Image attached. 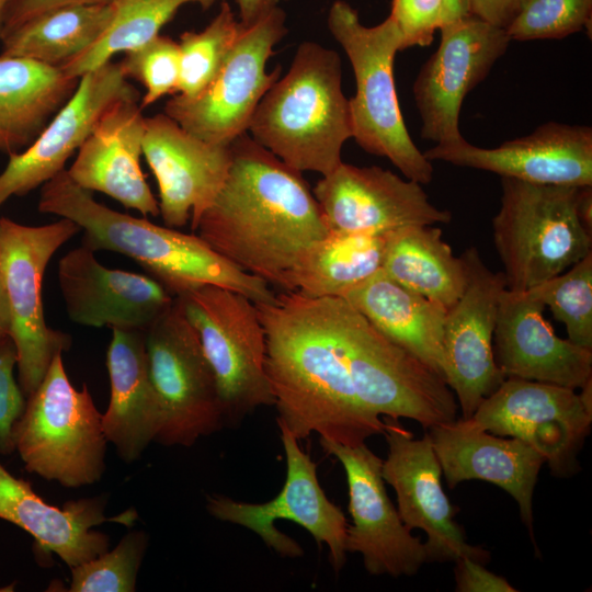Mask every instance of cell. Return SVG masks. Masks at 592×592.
I'll return each instance as SVG.
<instances>
[{
  "instance_id": "obj_1",
  "label": "cell",
  "mask_w": 592,
  "mask_h": 592,
  "mask_svg": "<svg viewBox=\"0 0 592 592\" xmlns=\"http://www.w3.org/2000/svg\"><path fill=\"white\" fill-rule=\"evenodd\" d=\"M230 166L196 235L230 262L283 292L304 254L330 228L301 172L248 133L230 144Z\"/></svg>"
},
{
  "instance_id": "obj_2",
  "label": "cell",
  "mask_w": 592,
  "mask_h": 592,
  "mask_svg": "<svg viewBox=\"0 0 592 592\" xmlns=\"http://www.w3.org/2000/svg\"><path fill=\"white\" fill-rule=\"evenodd\" d=\"M255 305L265 332L277 425L298 441L315 432L349 446L383 434L386 423L362 405L345 365L335 297L282 292Z\"/></svg>"
},
{
  "instance_id": "obj_3",
  "label": "cell",
  "mask_w": 592,
  "mask_h": 592,
  "mask_svg": "<svg viewBox=\"0 0 592 592\" xmlns=\"http://www.w3.org/2000/svg\"><path fill=\"white\" fill-rule=\"evenodd\" d=\"M37 208L76 223L83 232L82 246L92 251L128 257L174 297L205 285L240 293L255 304L274 297L265 281L230 262L196 234L109 208L76 184L66 170L41 186Z\"/></svg>"
},
{
  "instance_id": "obj_4",
  "label": "cell",
  "mask_w": 592,
  "mask_h": 592,
  "mask_svg": "<svg viewBox=\"0 0 592 592\" xmlns=\"http://www.w3.org/2000/svg\"><path fill=\"white\" fill-rule=\"evenodd\" d=\"M247 133L299 172L333 171L352 137L339 54L315 42L301 43L288 72L262 96Z\"/></svg>"
},
{
  "instance_id": "obj_5",
  "label": "cell",
  "mask_w": 592,
  "mask_h": 592,
  "mask_svg": "<svg viewBox=\"0 0 592 592\" xmlns=\"http://www.w3.org/2000/svg\"><path fill=\"white\" fill-rule=\"evenodd\" d=\"M328 27L345 52L354 72L356 91L349 99L352 137L366 152L387 158L408 180L429 184L432 161L411 139L398 103L394 61L402 37L388 16L365 26L345 1L332 3Z\"/></svg>"
},
{
  "instance_id": "obj_6",
  "label": "cell",
  "mask_w": 592,
  "mask_h": 592,
  "mask_svg": "<svg viewBox=\"0 0 592 592\" xmlns=\"http://www.w3.org/2000/svg\"><path fill=\"white\" fill-rule=\"evenodd\" d=\"M579 187L501 178L492 238L508 289L530 291L592 252L577 213Z\"/></svg>"
},
{
  "instance_id": "obj_7",
  "label": "cell",
  "mask_w": 592,
  "mask_h": 592,
  "mask_svg": "<svg viewBox=\"0 0 592 592\" xmlns=\"http://www.w3.org/2000/svg\"><path fill=\"white\" fill-rule=\"evenodd\" d=\"M101 417L87 385L70 383L59 352L13 425L14 448L30 473L65 487L92 485L105 468Z\"/></svg>"
},
{
  "instance_id": "obj_8",
  "label": "cell",
  "mask_w": 592,
  "mask_h": 592,
  "mask_svg": "<svg viewBox=\"0 0 592 592\" xmlns=\"http://www.w3.org/2000/svg\"><path fill=\"white\" fill-rule=\"evenodd\" d=\"M343 358L362 405L374 414L412 419L425 430L457 420L446 382L379 332L344 298L335 297Z\"/></svg>"
},
{
  "instance_id": "obj_9",
  "label": "cell",
  "mask_w": 592,
  "mask_h": 592,
  "mask_svg": "<svg viewBox=\"0 0 592 592\" xmlns=\"http://www.w3.org/2000/svg\"><path fill=\"white\" fill-rule=\"evenodd\" d=\"M214 372L225 425L273 406L266 341L257 305L244 295L205 285L178 296Z\"/></svg>"
},
{
  "instance_id": "obj_10",
  "label": "cell",
  "mask_w": 592,
  "mask_h": 592,
  "mask_svg": "<svg viewBox=\"0 0 592 592\" xmlns=\"http://www.w3.org/2000/svg\"><path fill=\"white\" fill-rule=\"evenodd\" d=\"M80 231L68 218L29 226L0 217V273L10 307L19 385L26 398L43 380L54 356L71 344L69 334L46 323L42 286L53 255Z\"/></svg>"
},
{
  "instance_id": "obj_11",
  "label": "cell",
  "mask_w": 592,
  "mask_h": 592,
  "mask_svg": "<svg viewBox=\"0 0 592 592\" xmlns=\"http://www.w3.org/2000/svg\"><path fill=\"white\" fill-rule=\"evenodd\" d=\"M150 377L161 409L156 442L192 446L225 426L214 372L198 335L174 297L170 307L145 330Z\"/></svg>"
},
{
  "instance_id": "obj_12",
  "label": "cell",
  "mask_w": 592,
  "mask_h": 592,
  "mask_svg": "<svg viewBox=\"0 0 592 592\" xmlns=\"http://www.w3.org/2000/svg\"><path fill=\"white\" fill-rule=\"evenodd\" d=\"M286 14L280 8L242 27L214 79L198 94H175L163 113L190 134L207 143L229 146L248 132L252 115L282 67L265 70L274 46L285 36Z\"/></svg>"
},
{
  "instance_id": "obj_13",
  "label": "cell",
  "mask_w": 592,
  "mask_h": 592,
  "mask_svg": "<svg viewBox=\"0 0 592 592\" xmlns=\"http://www.w3.org/2000/svg\"><path fill=\"white\" fill-rule=\"evenodd\" d=\"M500 436L522 440L540 453L555 476L579 470L577 456L592 423V379L576 389L516 377L501 385L469 419Z\"/></svg>"
},
{
  "instance_id": "obj_14",
  "label": "cell",
  "mask_w": 592,
  "mask_h": 592,
  "mask_svg": "<svg viewBox=\"0 0 592 592\" xmlns=\"http://www.w3.org/2000/svg\"><path fill=\"white\" fill-rule=\"evenodd\" d=\"M278 428L286 458V476L280 493L264 503H247L212 494L207 497V511L217 520L254 532L278 555L296 558L304 555L303 548L275 525L276 520L292 521L308 531L318 545H327L329 561L339 572L346 561L349 524L345 515L320 487L317 465L300 448L298 440L286 428Z\"/></svg>"
},
{
  "instance_id": "obj_15",
  "label": "cell",
  "mask_w": 592,
  "mask_h": 592,
  "mask_svg": "<svg viewBox=\"0 0 592 592\" xmlns=\"http://www.w3.org/2000/svg\"><path fill=\"white\" fill-rule=\"evenodd\" d=\"M440 30V46L421 67L412 91L421 137L451 144L464 138L458 122L465 96L487 77L511 38L505 29L473 13Z\"/></svg>"
},
{
  "instance_id": "obj_16",
  "label": "cell",
  "mask_w": 592,
  "mask_h": 592,
  "mask_svg": "<svg viewBox=\"0 0 592 592\" xmlns=\"http://www.w3.org/2000/svg\"><path fill=\"white\" fill-rule=\"evenodd\" d=\"M460 259L466 270V286L446 310L443 326L445 382L455 395L462 419H470L479 403L505 379L496 363L493 334L503 272H492L476 247Z\"/></svg>"
},
{
  "instance_id": "obj_17",
  "label": "cell",
  "mask_w": 592,
  "mask_h": 592,
  "mask_svg": "<svg viewBox=\"0 0 592 592\" xmlns=\"http://www.w3.org/2000/svg\"><path fill=\"white\" fill-rule=\"evenodd\" d=\"M322 449L343 466L349 489L346 553H358L366 571L398 578L428 562L424 543L401 521L385 489L383 460L365 443L349 446L320 439Z\"/></svg>"
},
{
  "instance_id": "obj_18",
  "label": "cell",
  "mask_w": 592,
  "mask_h": 592,
  "mask_svg": "<svg viewBox=\"0 0 592 592\" xmlns=\"http://www.w3.org/2000/svg\"><path fill=\"white\" fill-rule=\"evenodd\" d=\"M384 435L388 454L382 476L397 497V511L409 530L424 531L428 562H448L469 557L488 561L489 551L467 543L462 527L454 521L455 508L445 494L442 468L428 433L414 439L398 420L386 418Z\"/></svg>"
},
{
  "instance_id": "obj_19",
  "label": "cell",
  "mask_w": 592,
  "mask_h": 592,
  "mask_svg": "<svg viewBox=\"0 0 592 592\" xmlns=\"http://www.w3.org/2000/svg\"><path fill=\"white\" fill-rule=\"evenodd\" d=\"M330 230L387 236L410 226L447 224L452 214L434 206L422 184L379 167L343 161L314 187Z\"/></svg>"
},
{
  "instance_id": "obj_20",
  "label": "cell",
  "mask_w": 592,
  "mask_h": 592,
  "mask_svg": "<svg viewBox=\"0 0 592 592\" xmlns=\"http://www.w3.org/2000/svg\"><path fill=\"white\" fill-rule=\"evenodd\" d=\"M139 94L119 62L109 61L79 78L69 100L22 151L9 155L0 173V208L12 196H23L66 170L101 115L116 101Z\"/></svg>"
},
{
  "instance_id": "obj_21",
  "label": "cell",
  "mask_w": 592,
  "mask_h": 592,
  "mask_svg": "<svg viewBox=\"0 0 592 592\" xmlns=\"http://www.w3.org/2000/svg\"><path fill=\"white\" fill-rule=\"evenodd\" d=\"M229 146L197 138L164 113L145 117L143 155L157 180L166 226L177 229L190 221L195 231L228 173Z\"/></svg>"
},
{
  "instance_id": "obj_22",
  "label": "cell",
  "mask_w": 592,
  "mask_h": 592,
  "mask_svg": "<svg viewBox=\"0 0 592 592\" xmlns=\"http://www.w3.org/2000/svg\"><path fill=\"white\" fill-rule=\"evenodd\" d=\"M430 161L441 160L530 183L592 185V128L548 122L532 134L481 148L465 138L436 144L423 152Z\"/></svg>"
},
{
  "instance_id": "obj_23",
  "label": "cell",
  "mask_w": 592,
  "mask_h": 592,
  "mask_svg": "<svg viewBox=\"0 0 592 592\" xmlns=\"http://www.w3.org/2000/svg\"><path fill=\"white\" fill-rule=\"evenodd\" d=\"M57 281L69 319L86 327L145 331L174 300L150 275L106 267L82 244L60 258Z\"/></svg>"
},
{
  "instance_id": "obj_24",
  "label": "cell",
  "mask_w": 592,
  "mask_h": 592,
  "mask_svg": "<svg viewBox=\"0 0 592 592\" xmlns=\"http://www.w3.org/2000/svg\"><path fill=\"white\" fill-rule=\"evenodd\" d=\"M545 306L527 291L504 288L493 334V354L505 377L582 388L592 379V350L556 335Z\"/></svg>"
},
{
  "instance_id": "obj_25",
  "label": "cell",
  "mask_w": 592,
  "mask_h": 592,
  "mask_svg": "<svg viewBox=\"0 0 592 592\" xmlns=\"http://www.w3.org/2000/svg\"><path fill=\"white\" fill-rule=\"evenodd\" d=\"M145 116L139 94L113 103L79 147L67 173L80 187L103 193L143 217L159 203L140 167Z\"/></svg>"
},
{
  "instance_id": "obj_26",
  "label": "cell",
  "mask_w": 592,
  "mask_h": 592,
  "mask_svg": "<svg viewBox=\"0 0 592 592\" xmlns=\"http://www.w3.org/2000/svg\"><path fill=\"white\" fill-rule=\"evenodd\" d=\"M428 435L449 488L471 479L502 488L533 536V493L546 463L540 453L520 439L488 433L469 419L432 426Z\"/></svg>"
},
{
  "instance_id": "obj_27",
  "label": "cell",
  "mask_w": 592,
  "mask_h": 592,
  "mask_svg": "<svg viewBox=\"0 0 592 592\" xmlns=\"http://www.w3.org/2000/svg\"><path fill=\"white\" fill-rule=\"evenodd\" d=\"M104 504L101 498L69 501L62 508L48 504L0 463V519L26 531L42 550L58 555L70 569L107 550L109 537L92 527L104 522L130 525L136 520L133 510L107 517Z\"/></svg>"
},
{
  "instance_id": "obj_28",
  "label": "cell",
  "mask_w": 592,
  "mask_h": 592,
  "mask_svg": "<svg viewBox=\"0 0 592 592\" xmlns=\"http://www.w3.org/2000/svg\"><path fill=\"white\" fill-rule=\"evenodd\" d=\"M111 395L102 429L121 458L134 462L156 440L161 409L146 351L145 331L112 329L106 353Z\"/></svg>"
},
{
  "instance_id": "obj_29",
  "label": "cell",
  "mask_w": 592,
  "mask_h": 592,
  "mask_svg": "<svg viewBox=\"0 0 592 592\" xmlns=\"http://www.w3.org/2000/svg\"><path fill=\"white\" fill-rule=\"evenodd\" d=\"M342 298L385 337L445 380L443 326L446 308L396 283L383 270Z\"/></svg>"
},
{
  "instance_id": "obj_30",
  "label": "cell",
  "mask_w": 592,
  "mask_h": 592,
  "mask_svg": "<svg viewBox=\"0 0 592 592\" xmlns=\"http://www.w3.org/2000/svg\"><path fill=\"white\" fill-rule=\"evenodd\" d=\"M60 68L0 54V152L25 149L75 92Z\"/></svg>"
},
{
  "instance_id": "obj_31",
  "label": "cell",
  "mask_w": 592,
  "mask_h": 592,
  "mask_svg": "<svg viewBox=\"0 0 592 592\" xmlns=\"http://www.w3.org/2000/svg\"><path fill=\"white\" fill-rule=\"evenodd\" d=\"M382 270L396 283L446 309L466 286L465 265L435 225L410 226L387 235Z\"/></svg>"
},
{
  "instance_id": "obj_32",
  "label": "cell",
  "mask_w": 592,
  "mask_h": 592,
  "mask_svg": "<svg viewBox=\"0 0 592 592\" xmlns=\"http://www.w3.org/2000/svg\"><path fill=\"white\" fill-rule=\"evenodd\" d=\"M114 13V0L46 10L8 32L1 54L60 68L100 38Z\"/></svg>"
},
{
  "instance_id": "obj_33",
  "label": "cell",
  "mask_w": 592,
  "mask_h": 592,
  "mask_svg": "<svg viewBox=\"0 0 592 592\" xmlns=\"http://www.w3.org/2000/svg\"><path fill=\"white\" fill-rule=\"evenodd\" d=\"M385 244L386 236L330 230L294 269L293 292L343 297L382 270Z\"/></svg>"
},
{
  "instance_id": "obj_34",
  "label": "cell",
  "mask_w": 592,
  "mask_h": 592,
  "mask_svg": "<svg viewBox=\"0 0 592 592\" xmlns=\"http://www.w3.org/2000/svg\"><path fill=\"white\" fill-rule=\"evenodd\" d=\"M218 0H114V16L100 38L60 69L80 78L112 60L119 53L136 49L157 37L178 10L189 3L208 9Z\"/></svg>"
},
{
  "instance_id": "obj_35",
  "label": "cell",
  "mask_w": 592,
  "mask_h": 592,
  "mask_svg": "<svg viewBox=\"0 0 592 592\" xmlns=\"http://www.w3.org/2000/svg\"><path fill=\"white\" fill-rule=\"evenodd\" d=\"M242 30L227 2L200 32L180 35V80L178 93L192 98L214 79Z\"/></svg>"
},
{
  "instance_id": "obj_36",
  "label": "cell",
  "mask_w": 592,
  "mask_h": 592,
  "mask_svg": "<svg viewBox=\"0 0 592 592\" xmlns=\"http://www.w3.org/2000/svg\"><path fill=\"white\" fill-rule=\"evenodd\" d=\"M527 292L565 325L569 341L592 350V252Z\"/></svg>"
},
{
  "instance_id": "obj_37",
  "label": "cell",
  "mask_w": 592,
  "mask_h": 592,
  "mask_svg": "<svg viewBox=\"0 0 592 592\" xmlns=\"http://www.w3.org/2000/svg\"><path fill=\"white\" fill-rule=\"evenodd\" d=\"M148 536L126 534L111 551L71 568V592H133Z\"/></svg>"
},
{
  "instance_id": "obj_38",
  "label": "cell",
  "mask_w": 592,
  "mask_h": 592,
  "mask_svg": "<svg viewBox=\"0 0 592 592\" xmlns=\"http://www.w3.org/2000/svg\"><path fill=\"white\" fill-rule=\"evenodd\" d=\"M592 0H523L505 29L515 41L558 39L588 27Z\"/></svg>"
},
{
  "instance_id": "obj_39",
  "label": "cell",
  "mask_w": 592,
  "mask_h": 592,
  "mask_svg": "<svg viewBox=\"0 0 592 592\" xmlns=\"http://www.w3.org/2000/svg\"><path fill=\"white\" fill-rule=\"evenodd\" d=\"M125 77L140 82L146 92L141 110L167 94H177L180 80L179 44L169 36L158 35L147 44L125 53L119 61Z\"/></svg>"
},
{
  "instance_id": "obj_40",
  "label": "cell",
  "mask_w": 592,
  "mask_h": 592,
  "mask_svg": "<svg viewBox=\"0 0 592 592\" xmlns=\"http://www.w3.org/2000/svg\"><path fill=\"white\" fill-rule=\"evenodd\" d=\"M389 16L401 34V50L428 46L446 22L445 0H392Z\"/></svg>"
},
{
  "instance_id": "obj_41",
  "label": "cell",
  "mask_w": 592,
  "mask_h": 592,
  "mask_svg": "<svg viewBox=\"0 0 592 592\" xmlns=\"http://www.w3.org/2000/svg\"><path fill=\"white\" fill-rule=\"evenodd\" d=\"M18 364L15 345L10 337L0 341V453L14 451L13 425L26 405L20 385L14 378Z\"/></svg>"
},
{
  "instance_id": "obj_42",
  "label": "cell",
  "mask_w": 592,
  "mask_h": 592,
  "mask_svg": "<svg viewBox=\"0 0 592 592\" xmlns=\"http://www.w3.org/2000/svg\"><path fill=\"white\" fill-rule=\"evenodd\" d=\"M455 590L458 592H516L510 582L469 557L455 560Z\"/></svg>"
},
{
  "instance_id": "obj_43",
  "label": "cell",
  "mask_w": 592,
  "mask_h": 592,
  "mask_svg": "<svg viewBox=\"0 0 592 592\" xmlns=\"http://www.w3.org/2000/svg\"><path fill=\"white\" fill-rule=\"evenodd\" d=\"M110 1L112 0H15L8 13L2 37L26 20L46 10L67 4L104 3Z\"/></svg>"
},
{
  "instance_id": "obj_44",
  "label": "cell",
  "mask_w": 592,
  "mask_h": 592,
  "mask_svg": "<svg viewBox=\"0 0 592 592\" xmlns=\"http://www.w3.org/2000/svg\"><path fill=\"white\" fill-rule=\"evenodd\" d=\"M523 0H469L470 13L488 23L506 29L517 14Z\"/></svg>"
},
{
  "instance_id": "obj_45",
  "label": "cell",
  "mask_w": 592,
  "mask_h": 592,
  "mask_svg": "<svg viewBox=\"0 0 592 592\" xmlns=\"http://www.w3.org/2000/svg\"><path fill=\"white\" fill-rule=\"evenodd\" d=\"M239 10V23L249 27L285 0H234Z\"/></svg>"
},
{
  "instance_id": "obj_46",
  "label": "cell",
  "mask_w": 592,
  "mask_h": 592,
  "mask_svg": "<svg viewBox=\"0 0 592 592\" xmlns=\"http://www.w3.org/2000/svg\"><path fill=\"white\" fill-rule=\"evenodd\" d=\"M577 213L583 227L592 234V185L579 187Z\"/></svg>"
},
{
  "instance_id": "obj_47",
  "label": "cell",
  "mask_w": 592,
  "mask_h": 592,
  "mask_svg": "<svg viewBox=\"0 0 592 592\" xmlns=\"http://www.w3.org/2000/svg\"><path fill=\"white\" fill-rule=\"evenodd\" d=\"M11 314L7 293L0 273V341L10 337Z\"/></svg>"
},
{
  "instance_id": "obj_48",
  "label": "cell",
  "mask_w": 592,
  "mask_h": 592,
  "mask_svg": "<svg viewBox=\"0 0 592 592\" xmlns=\"http://www.w3.org/2000/svg\"><path fill=\"white\" fill-rule=\"evenodd\" d=\"M445 24L460 19L470 13L469 0H445Z\"/></svg>"
},
{
  "instance_id": "obj_49",
  "label": "cell",
  "mask_w": 592,
  "mask_h": 592,
  "mask_svg": "<svg viewBox=\"0 0 592 592\" xmlns=\"http://www.w3.org/2000/svg\"><path fill=\"white\" fill-rule=\"evenodd\" d=\"M15 0H0V39L4 32L8 13Z\"/></svg>"
}]
</instances>
